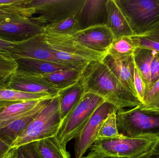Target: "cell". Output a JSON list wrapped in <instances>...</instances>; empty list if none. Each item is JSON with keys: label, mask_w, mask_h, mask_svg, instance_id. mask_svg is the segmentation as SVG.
<instances>
[{"label": "cell", "mask_w": 159, "mask_h": 158, "mask_svg": "<svg viewBox=\"0 0 159 158\" xmlns=\"http://www.w3.org/2000/svg\"><path fill=\"white\" fill-rule=\"evenodd\" d=\"M134 158H159V153H155L151 150Z\"/></svg>", "instance_id": "cell-40"}, {"label": "cell", "mask_w": 159, "mask_h": 158, "mask_svg": "<svg viewBox=\"0 0 159 158\" xmlns=\"http://www.w3.org/2000/svg\"><path fill=\"white\" fill-rule=\"evenodd\" d=\"M116 116L120 135L159 140V111L146 109L140 105L129 110L119 109Z\"/></svg>", "instance_id": "cell-3"}, {"label": "cell", "mask_w": 159, "mask_h": 158, "mask_svg": "<svg viewBox=\"0 0 159 158\" xmlns=\"http://www.w3.org/2000/svg\"><path fill=\"white\" fill-rule=\"evenodd\" d=\"M102 61L118 79L121 84L138 98L134 86L135 64L133 56L115 59L107 54Z\"/></svg>", "instance_id": "cell-15"}, {"label": "cell", "mask_w": 159, "mask_h": 158, "mask_svg": "<svg viewBox=\"0 0 159 158\" xmlns=\"http://www.w3.org/2000/svg\"><path fill=\"white\" fill-rule=\"evenodd\" d=\"M34 9L29 7L0 8V23L21 17L31 18Z\"/></svg>", "instance_id": "cell-28"}, {"label": "cell", "mask_w": 159, "mask_h": 158, "mask_svg": "<svg viewBox=\"0 0 159 158\" xmlns=\"http://www.w3.org/2000/svg\"><path fill=\"white\" fill-rule=\"evenodd\" d=\"M85 0H30L28 6L40 15L36 19L46 26L75 15Z\"/></svg>", "instance_id": "cell-7"}, {"label": "cell", "mask_w": 159, "mask_h": 158, "mask_svg": "<svg viewBox=\"0 0 159 158\" xmlns=\"http://www.w3.org/2000/svg\"><path fill=\"white\" fill-rule=\"evenodd\" d=\"M82 158H120L115 157L109 156H105L103 154L97 153L95 151H91L90 153L88 154V156L85 157H83Z\"/></svg>", "instance_id": "cell-38"}, {"label": "cell", "mask_w": 159, "mask_h": 158, "mask_svg": "<svg viewBox=\"0 0 159 158\" xmlns=\"http://www.w3.org/2000/svg\"><path fill=\"white\" fill-rule=\"evenodd\" d=\"M151 151L155 153H159V140L156 142V143L152 147Z\"/></svg>", "instance_id": "cell-42"}, {"label": "cell", "mask_w": 159, "mask_h": 158, "mask_svg": "<svg viewBox=\"0 0 159 158\" xmlns=\"http://www.w3.org/2000/svg\"><path fill=\"white\" fill-rule=\"evenodd\" d=\"M62 121L58 95L53 97L26 129L11 143L10 150L55 136Z\"/></svg>", "instance_id": "cell-2"}, {"label": "cell", "mask_w": 159, "mask_h": 158, "mask_svg": "<svg viewBox=\"0 0 159 158\" xmlns=\"http://www.w3.org/2000/svg\"><path fill=\"white\" fill-rule=\"evenodd\" d=\"M72 36L82 46L92 51L106 54H107L114 40L112 32L106 25L79 31Z\"/></svg>", "instance_id": "cell-12"}, {"label": "cell", "mask_w": 159, "mask_h": 158, "mask_svg": "<svg viewBox=\"0 0 159 158\" xmlns=\"http://www.w3.org/2000/svg\"><path fill=\"white\" fill-rule=\"evenodd\" d=\"M84 69L65 70L40 75L21 74L37 83L60 91L79 82Z\"/></svg>", "instance_id": "cell-14"}, {"label": "cell", "mask_w": 159, "mask_h": 158, "mask_svg": "<svg viewBox=\"0 0 159 158\" xmlns=\"http://www.w3.org/2000/svg\"><path fill=\"white\" fill-rule=\"evenodd\" d=\"M45 25L36 17H21L0 23V40L17 43L44 33Z\"/></svg>", "instance_id": "cell-9"}, {"label": "cell", "mask_w": 159, "mask_h": 158, "mask_svg": "<svg viewBox=\"0 0 159 158\" xmlns=\"http://www.w3.org/2000/svg\"><path fill=\"white\" fill-rule=\"evenodd\" d=\"M17 65L11 56L0 55V75L10 76L16 72Z\"/></svg>", "instance_id": "cell-31"}, {"label": "cell", "mask_w": 159, "mask_h": 158, "mask_svg": "<svg viewBox=\"0 0 159 158\" xmlns=\"http://www.w3.org/2000/svg\"><path fill=\"white\" fill-rule=\"evenodd\" d=\"M107 18L106 26L111 31L114 39L123 36H133L134 33L115 0H107Z\"/></svg>", "instance_id": "cell-19"}, {"label": "cell", "mask_w": 159, "mask_h": 158, "mask_svg": "<svg viewBox=\"0 0 159 158\" xmlns=\"http://www.w3.org/2000/svg\"><path fill=\"white\" fill-rule=\"evenodd\" d=\"M11 57L14 59L17 58H32L63 64L51 53L43 34L15 44Z\"/></svg>", "instance_id": "cell-10"}, {"label": "cell", "mask_w": 159, "mask_h": 158, "mask_svg": "<svg viewBox=\"0 0 159 158\" xmlns=\"http://www.w3.org/2000/svg\"><path fill=\"white\" fill-rule=\"evenodd\" d=\"M150 75L151 85L159 78V53H156L152 60L150 67Z\"/></svg>", "instance_id": "cell-35"}, {"label": "cell", "mask_w": 159, "mask_h": 158, "mask_svg": "<svg viewBox=\"0 0 159 158\" xmlns=\"http://www.w3.org/2000/svg\"><path fill=\"white\" fill-rule=\"evenodd\" d=\"M159 98V78L146 89L141 106L148 107Z\"/></svg>", "instance_id": "cell-30"}, {"label": "cell", "mask_w": 159, "mask_h": 158, "mask_svg": "<svg viewBox=\"0 0 159 158\" xmlns=\"http://www.w3.org/2000/svg\"><path fill=\"white\" fill-rule=\"evenodd\" d=\"M15 44L0 40V52L11 54Z\"/></svg>", "instance_id": "cell-36"}, {"label": "cell", "mask_w": 159, "mask_h": 158, "mask_svg": "<svg viewBox=\"0 0 159 158\" xmlns=\"http://www.w3.org/2000/svg\"><path fill=\"white\" fill-rule=\"evenodd\" d=\"M0 55L7 56H11V54L9 53H5L0 52Z\"/></svg>", "instance_id": "cell-43"}, {"label": "cell", "mask_w": 159, "mask_h": 158, "mask_svg": "<svg viewBox=\"0 0 159 158\" xmlns=\"http://www.w3.org/2000/svg\"><path fill=\"white\" fill-rule=\"evenodd\" d=\"M43 35L48 45L50 48L80 57L90 61H102L107 55L86 48L70 35L50 33H43Z\"/></svg>", "instance_id": "cell-11"}, {"label": "cell", "mask_w": 159, "mask_h": 158, "mask_svg": "<svg viewBox=\"0 0 159 158\" xmlns=\"http://www.w3.org/2000/svg\"><path fill=\"white\" fill-rule=\"evenodd\" d=\"M30 0H0V8L29 7Z\"/></svg>", "instance_id": "cell-34"}, {"label": "cell", "mask_w": 159, "mask_h": 158, "mask_svg": "<svg viewBox=\"0 0 159 158\" xmlns=\"http://www.w3.org/2000/svg\"><path fill=\"white\" fill-rule=\"evenodd\" d=\"M118 110L116 107L107 102H104L96 109L77 138L75 145V158L83 157L97 139L104 122L110 115L116 113Z\"/></svg>", "instance_id": "cell-8"}, {"label": "cell", "mask_w": 159, "mask_h": 158, "mask_svg": "<svg viewBox=\"0 0 159 158\" xmlns=\"http://www.w3.org/2000/svg\"><path fill=\"white\" fill-rule=\"evenodd\" d=\"M36 142L42 158H70V153L61 145L55 136Z\"/></svg>", "instance_id": "cell-22"}, {"label": "cell", "mask_w": 159, "mask_h": 158, "mask_svg": "<svg viewBox=\"0 0 159 158\" xmlns=\"http://www.w3.org/2000/svg\"><path fill=\"white\" fill-rule=\"evenodd\" d=\"M42 100L23 101L0 100V130L11 122L27 114L34 108Z\"/></svg>", "instance_id": "cell-16"}, {"label": "cell", "mask_w": 159, "mask_h": 158, "mask_svg": "<svg viewBox=\"0 0 159 158\" xmlns=\"http://www.w3.org/2000/svg\"><path fill=\"white\" fill-rule=\"evenodd\" d=\"M85 93L100 96L119 109L141 105L102 61H91L85 68L80 80Z\"/></svg>", "instance_id": "cell-1"}, {"label": "cell", "mask_w": 159, "mask_h": 158, "mask_svg": "<svg viewBox=\"0 0 159 158\" xmlns=\"http://www.w3.org/2000/svg\"><path fill=\"white\" fill-rule=\"evenodd\" d=\"M131 37L137 48H146L159 53V22L143 34Z\"/></svg>", "instance_id": "cell-25"}, {"label": "cell", "mask_w": 159, "mask_h": 158, "mask_svg": "<svg viewBox=\"0 0 159 158\" xmlns=\"http://www.w3.org/2000/svg\"><path fill=\"white\" fill-rule=\"evenodd\" d=\"M52 98L42 100L34 108L0 130V138L11 144Z\"/></svg>", "instance_id": "cell-18"}, {"label": "cell", "mask_w": 159, "mask_h": 158, "mask_svg": "<svg viewBox=\"0 0 159 158\" xmlns=\"http://www.w3.org/2000/svg\"><path fill=\"white\" fill-rule=\"evenodd\" d=\"M5 88L31 93L46 94L54 96H57L60 92L37 83L26 75L16 71L10 76Z\"/></svg>", "instance_id": "cell-20"}, {"label": "cell", "mask_w": 159, "mask_h": 158, "mask_svg": "<svg viewBox=\"0 0 159 158\" xmlns=\"http://www.w3.org/2000/svg\"><path fill=\"white\" fill-rule=\"evenodd\" d=\"M158 139L132 138L120 135L114 138H97L89 149L109 156L137 157L152 150Z\"/></svg>", "instance_id": "cell-5"}, {"label": "cell", "mask_w": 159, "mask_h": 158, "mask_svg": "<svg viewBox=\"0 0 159 158\" xmlns=\"http://www.w3.org/2000/svg\"><path fill=\"white\" fill-rule=\"evenodd\" d=\"M156 53L149 49L137 48L133 55L134 64L143 78L146 88L151 83L150 67Z\"/></svg>", "instance_id": "cell-23"}, {"label": "cell", "mask_w": 159, "mask_h": 158, "mask_svg": "<svg viewBox=\"0 0 159 158\" xmlns=\"http://www.w3.org/2000/svg\"><path fill=\"white\" fill-rule=\"evenodd\" d=\"M134 35L145 32L159 22V0H115Z\"/></svg>", "instance_id": "cell-6"}, {"label": "cell", "mask_w": 159, "mask_h": 158, "mask_svg": "<svg viewBox=\"0 0 159 158\" xmlns=\"http://www.w3.org/2000/svg\"><path fill=\"white\" fill-rule=\"evenodd\" d=\"M104 100L91 93H85L79 103L62 120L55 137L66 148L69 142L77 138L96 109Z\"/></svg>", "instance_id": "cell-4"}, {"label": "cell", "mask_w": 159, "mask_h": 158, "mask_svg": "<svg viewBox=\"0 0 159 158\" xmlns=\"http://www.w3.org/2000/svg\"><path fill=\"white\" fill-rule=\"evenodd\" d=\"M116 114V113H113L105 120L99 131L97 138H114L120 136L117 126Z\"/></svg>", "instance_id": "cell-29"}, {"label": "cell", "mask_w": 159, "mask_h": 158, "mask_svg": "<svg viewBox=\"0 0 159 158\" xmlns=\"http://www.w3.org/2000/svg\"><path fill=\"white\" fill-rule=\"evenodd\" d=\"M10 77L0 75V89L5 88Z\"/></svg>", "instance_id": "cell-41"}, {"label": "cell", "mask_w": 159, "mask_h": 158, "mask_svg": "<svg viewBox=\"0 0 159 158\" xmlns=\"http://www.w3.org/2000/svg\"><path fill=\"white\" fill-rule=\"evenodd\" d=\"M78 31L75 15L57 23L46 25L43 33L72 36Z\"/></svg>", "instance_id": "cell-26"}, {"label": "cell", "mask_w": 159, "mask_h": 158, "mask_svg": "<svg viewBox=\"0 0 159 158\" xmlns=\"http://www.w3.org/2000/svg\"><path fill=\"white\" fill-rule=\"evenodd\" d=\"M10 144L0 138V156L10 150Z\"/></svg>", "instance_id": "cell-37"}, {"label": "cell", "mask_w": 159, "mask_h": 158, "mask_svg": "<svg viewBox=\"0 0 159 158\" xmlns=\"http://www.w3.org/2000/svg\"><path fill=\"white\" fill-rule=\"evenodd\" d=\"M17 65L16 71L28 75H40L65 70L77 68L72 66L32 58H14Z\"/></svg>", "instance_id": "cell-17"}, {"label": "cell", "mask_w": 159, "mask_h": 158, "mask_svg": "<svg viewBox=\"0 0 159 158\" xmlns=\"http://www.w3.org/2000/svg\"><path fill=\"white\" fill-rule=\"evenodd\" d=\"M18 149H11L0 156V158H18Z\"/></svg>", "instance_id": "cell-39"}, {"label": "cell", "mask_w": 159, "mask_h": 158, "mask_svg": "<svg viewBox=\"0 0 159 158\" xmlns=\"http://www.w3.org/2000/svg\"><path fill=\"white\" fill-rule=\"evenodd\" d=\"M55 96L46 94L25 92L5 88L0 89V100L3 101H23L43 100L53 98Z\"/></svg>", "instance_id": "cell-27"}, {"label": "cell", "mask_w": 159, "mask_h": 158, "mask_svg": "<svg viewBox=\"0 0 159 158\" xmlns=\"http://www.w3.org/2000/svg\"><path fill=\"white\" fill-rule=\"evenodd\" d=\"M107 0H85L82 7L75 15L78 31L95 26L106 25Z\"/></svg>", "instance_id": "cell-13"}, {"label": "cell", "mask_w": 159, "mask_h": 158, "mask_svg": "<svg viewBox=\"0 0 159 158\" xmlns=\"http://www.w3.org/2000/svg\"><path fill=\"white\" fill-rule=\"evenodd\" d=\"M137 48L131 36H123L114 39L107 54L115 59H120L133 55Z\"/></svg>", "instance_id": "cell-24"}, {"label": "cell", "mask_w": 159, "mask_h": 158, "mask_svg": "<svg viewBox=\"0 0 159 158\" xmlns=\"http://www.w3.org/2000/svg\"><path fill=\"white\" fill-rule=\"evenodd\" d=\"M134 86L137 97L142 104L146 85L143 76L135 65L134 70Z\"/></svg>", "instance_id": "cell-32"}, {"label": "cell", "mask_w": 159, "mask_h": 158, "mask_svg": "<svg viewBox=\"0 0 159 158\" xmlns=\"http://www.w3.org/2000/svg\"><path fill=\"white\" fill-rule=\"evenodd\" d=\"M84 93L80 81L59 92L60 111L62 120L77 105Z\"/></svg>", "instance_id": "cell-21"}, {"label": "cell", "mask_w": 159, "mask_h": 158, "mask_svg": "<svg viewBox=\"0 0 159 158\" xmlns=\"http://www.w3.org/2000/svg\"><path fill=\"white\" fill-rule=\"evenodd\" d=\"M18 158H42L37 149L36 142L18 148Z\"/></svg>", "instance_id": "cell-33"}]
</instances>
